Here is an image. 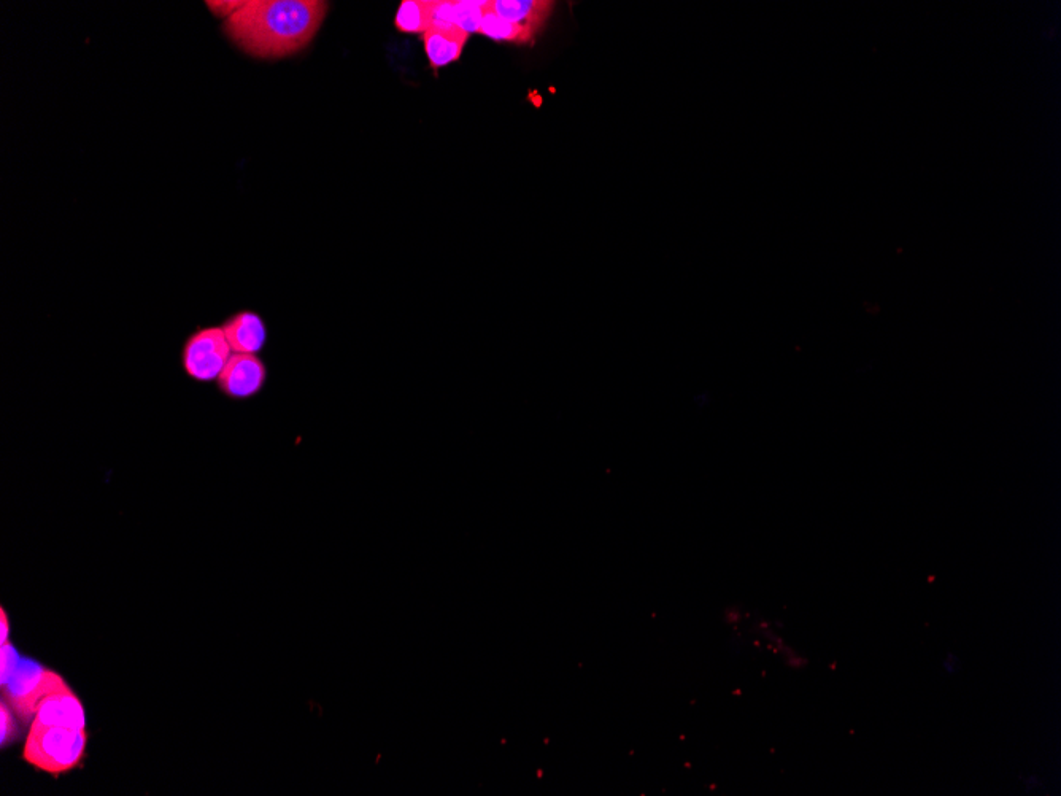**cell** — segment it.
Here are the masks:
<instances>
[{
	"label": "cell",
	"instance_id": "obj_10",
	"mask_svg": "<svg viewBox=\"0 0 1061 796\" xmlns=\"http://www.w3.org/2000/svg\"><path fill=\"white\" fill-rule=\"evenodd\" d=\"M436 0H406L396 15V28L409 34H425L433 26Z\"/></svg>",
	"mask_w": 1061,
	"mask_h": 796
},
{
	"label": "cell",
	"instance_id": "obj_1",
	"mask_svg": "<svg viewBox=\"0 0 1061 796\" xmlns=\"http://www.w3.org/2000/svg\"><path fill=\"white\" fill-rule=\"evenodd\" d=\"M328 13L321 0H250L224 21V34L255 58H285L304 50Z\"/></svg>",
	"mask_w": 1061,
	"mask_h": 796
},
{
	"label": "cell",
	"instance_id": "obj_14",
	"mask_svg": "<svg viewBox=\"0 0 1061 796\" xmlns=\"http://www.w3.org/2000/svg\"><path fill=\"white\" fill-rule=\"evenodd\" d=\"M20 665L21 658L15 647L12 644H8V642L7 644H2V649H0V666H2L0 668V684H7L15 676Z\"/></svg>",
	"mask_w": 1061,
	"mask_h": 796
},
{
	"label": "cell",
	"instance_id": "obj_11",
	"mask_svg": "<svg viewBox=\"0 0 1061 796\" xmlns=\"http://www.w3.org/2000/svg\"><path fill=\"white\" fill-rule=\"evenodd\" d=\"M480 34L487 35L490 39L501 40V42H514L518 45L523 43H533L534 35L536 32L533 29L525 28V26H518V24L509 23V21L502 20L501 16L491 10V2H488L485 12H483L482 24H480Z\"/></svg>",
	"mask_w": 1061,
	"mask_h": 796
},
{
	"label": "cell",
	"instance_id": "obj_3",
	"mask_svg": "<svg viewBox=\"0 0 1061 796\" xmlns=\"http://www.w3.org/2000/svg\"><path fill=\"white\" fill-rule=\"evenodd\" d=\"M67 688L70 687L64 677L59 676L53 669L45 668L32 660H21L15 676L2 685V695L21 720L32 722L48 696Z\"/></svg>",
	"mask_w": 1061,
	"mask_h": 796
},
{
	"label": "cell",
	"instance_id": "obj_2",
	"mask_svg": "<svg viewBox=\"0 0 1061 796\" xmlns=\"http://www.w3.org/2000/svg\"><path fill=\"white\" fill-rule=\"evenodd\" d=\"M88 747L86 730L47 727L32 722L28 738L24 742V762L43 773L59 777L82 766Z\"/></svg>",
	"mask_w": 1061,
	"mask_h": 796
},
{
	"label": "cell",
	"instance_id": "obj_9",
	"mask_svg": "<svg viewBox=\"0 0 1061 796\" xmlns=\"http://www.w3.org/2000/svg\"><path fill=\"white\" fill-rule=\"evenodd\" d=\"M553 5L544 0H493L491 10L502 20L539 32L547 23Z\"/></svg>",
	"mask_w": 1061,
	"mask_h": 796
},
{
	"label": "cell",
	"instance_id": "obj_16",
	"mask_svg": "<svg viewBox=\"0 0 1061 796\" xmlns=\"http://www.w3.org/2000/svg\"><path fill=\"white\" fill-rule=\"evenodd\" d=\"M942 669H944L947 674H950V676H952V674H957L961 669L960 658H958L957 655L952 654V652H949V654L946 655V658H944V661H942Z\"/></svg>",
	"mask_w": 1061,
	"mask_h": 796
},
{
	"label": "cell",
	"instance_id": "obj_8",
	"mask_svg": "<svg viewBox=\"0 0 1061 796\" xmlns=\"http://www.w3.org/2000/svg\"><path fill=\"white\" fill-rule=\"evenodd\" d=\"M469 39V34L463 29L456 28H429L423 34L426 56L433 69L447 66L450 62L458 61L463 53L464 45Z\"/></svg>",
	"mask_w": 1061,
	"mask_h": 796
},
{
	"label": "cell",
	"instance_id": "obj_5",
	"mask_svg": "<svg viewBox=\"0 0 1061 796\" xmlns=\"http://www.w3.org/2000/svg\"><path fill=\"white\" fill-rule=\"evenodd\" d=\"M269 380L267 364L259 355L232 353L215 382L218 393L232 402H247L263 395Z\"/></svg>",
	"mask_w": 1061,
	"mask_h": 796
},
{
	"label": "cell",
	"instance_id": "obj_15",
	"mask_svg": "<svg viewBox=\"0 0 1061 796\" xmlns=\"http://www.w3.org/2000/svg\"><path fill=\"white\" fill-rule=\"evenodd\" d=\"M245 4H247V2H240V0H228V2L215 0V2H205V5L209 7L210 12H212L213 15L218 16V18H223V20H229L232 15H236L240 8L244 7Z\"/></svg>",
	"mask_w": 1061,
	"mask_h": 796
},
{
	"label": "cell",
	"instance_id": "obj_12",
	"mask_svg": "<svg viewBox=\"0 0 1061 796\" xmlns=\"http://www.w3.org/2000/svg\"><path fill=\"white\" fill-rule=\"evenodd\" d=\"M488 2H474V0H456L453 2V23L456 28L463 29L467 34L479 32L482 24L483 12Z\"/></svg>",
	"mask_w": 1061,
	"mask_h": 796
},
{
	"label": "cell",
	"instance_id": "obj_13",
	"mask_svg": "<svg viewBox=\"0 0 1061 796\" xmlns=\"http://www.w3.org/2000/svg\"><path fill=\"white\" fill-rule=\"evenodd\" d=\"M20 735L18 725L15 722V711L8 706L7 701L2 700L0 704V742L2 747L12 744Z\"/></svg>",
	"mask_w": 1061,
	"mask_h": 796
},
{
	"label": "cell",
	"instance_id": "obj_18",
	"mask_svg": "<svg viewBox=\"0 0 1061 796\" xmlns=\"http://www.w3.org/2000/svg\"><path fill=\"white\" fill-rule=\"evenodd\" d=\"M1025 787H1027V792H1034V790H1038L1041 787V779L1036 776H1030L1025 781Z\"/></svg>",
	"mask_w": 1061,
	"mask_h": 796
},
{
	"label": "cell",
	"instance_id": "obj_7",
	"mask_svg": "<svg viewBox=\"0 0 1061 796\" xmlns=\"http://www.w3.org/2000/svg\"><path fill=\"white\" fill-rule=\"evenodd\" d=\"M32 722L47 725V727L86 730L85 708L80 698L72 692V688H67V690L48 696Z\"/></svg>",
	"mask_w": 1061,
	"mask_h": 796
},
{
	"label": "cell",
	"instance_id": "obj_6",
	"mask_svg": "<svg viewBox=\"0 0 1061 796\" xmlns=\"http://www.w3.org/2000/svg\"><path fill=\"white\" fill-rule=\"evenodd\" d=\"M221 328L232 353L259 355L266 347L269 337L266 321L253 310L232 313L231 317L221 323Z\"/></svg>",
	"mask_w": 1061,
	"mask_h": 796
},
{
	"label": "cell",
	"instance_id": "obj_4",
	"mask_svg": "<svg viewBox=\"0 0 1061 796\" xmlns=\"http://www.w3.org/2000/svg\"><path fill=\"white\" fill-rule=\"evenodd\" d=\"M232 356L220 326H202L186 337L180 352L183 374L196 383H215Z\"/></svg>",
	"mask_w": 1061,
	"mask_h": 796
},
{
	"label": "cell",
	"instance_id": "obj_17",
	"mask_svg": "<svg viewBox=\"0 0 1061 796\" xmlns=\"http://www.w3.org/2000/svg\"><path fill=\"white\" fill-rule=\"evenodd\" d=\"M8 634H10V623H8V615L5 612L4 607L0 609V642L7 644Z\"/></svg>",
	"mask_w": 1061,
	"mask_h": 796
}]
</instances>
